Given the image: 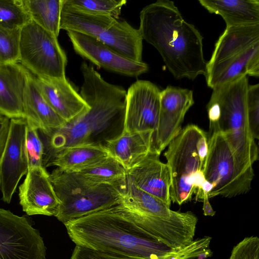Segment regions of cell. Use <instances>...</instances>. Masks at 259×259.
I'll use <instances>...</instances> for the list:
<instances>
[{
	"mask_svg": "<svg viewBox=\"0 0 259 259\" xmlns=\"http://www.w3.org/2000/svg\"><path fill=\"white\" fill-rule=\"evenodd\" d=\"M247 109L249 125L253 138H259V84L248 85L247 97Z\"/></svg>",
	"mask_w": 259,
	"mask_h": 259,
	"instance_id": "obj_32",
	"label": "cell"
},
{
	"mask_svg": "<svg viewBox=\"0 0 259 259\" xmlns=\"http://www.w3.org/2000/svg\"><path fill=\"white\" fill-rule=\"evenodd\" d=\"M31 20L23 0H0V26L21 28Z\"/></svg>",
	"mask_w": 259,
	"mask_h": 259,
	"instance_id": "obj_28",
	"label": "cell"
},
{
	"mask_svg": "<svg viewBox=\"0 0 259 259\" xmlns=\"http://www.w3.org/2000/svg\"><path fill=\"white\" fill-rule=\"evenodd\" d=\"M75 52L97 66L131 77H137L149 69L147 64L120 54L107 45L84 34L67 31Z\"/></svg>",
	"mask_w": 259,
	"mask_h": 259,
	"instance_id": "obj_15",
	"label": "cell"
},
{
	"mask_svg": "<svg viewBox=\"0 0 259 259\" xmlns=\"http://www.w3.org/2000/svg\"><path fill=\"white\" fill-rule=\"evenodd\" d=\"M243 75L259 76V42L242 53L207 65L205 76L211 89L230 82Z\"/></svg>",
	"mask_w": 259,
	"mask_h": 259,
	"instance_id": "obj_20",
	"label": "cell"
},
{
	"mask_svg": "<svg viewBox=\"0 0 259 259\" xmlns=\"http://www.w3.org/2000/svg\"><path fill=\"white\" fill-rule=\"evenodd\" d=\"M49 178L59 201L54 216L64 224L120 203L124 184L100 183L57 167L49 174Z\"/></svg>",
	"mask_w": 259,
	"mask_h": 259,
	"instance_id": "obj_7",
	"label": "cell"
},
{
	"mask_svg": "<svg viewBox=\"0 0 259 259\" xmlns=\"http://www.w3.org/2000/svg\"><path fill=\"white\" fill-rule=\"evenodd\" d=\"M125 0H63V4L77 10L109 15L118 19Z\"/></svg>",
	"mask_w": 259,
	"mask_h": 259,
	"instance_id": "obj_29",
	"label": "cell"
},
{
	"mask_svg": "<svg viewBox=\"0 0 259 259\" xmlns=\"http://www.w3.org/2000/svg\"><path fill=\"white\" fill-rule=\"evenodd\" d=\"M152 131L127 132L106 140L104 145L109 155L127 171L146 157L152 144Z\"/></svg>",
	"mask_w": 259,
	"mask_h": 259,
	"instance_id": "obj_21",
	"label": "cell"
},
{
	"mask_svg": "<svg viewBox=\"0 0 259 259\" xmlns=\"http://www.w3.org/2000/svg\"><path fill=\"white\" fill-rule=\"evenodd\" d=\"M20 31L0 26V64L18 62Z\"/></svg>",
	"mask_w": 259,
	"mask_h": 259,
	"instance_id": "obj_30",
	"label": "cell"
},
{
	"mask_svg": "<svg viewBox=\"0 0 259 259\" xmlns=\"http://www.w3.org/2000/svg\"><path fill=\"white\" fill-rule=\"evenodd\" d=\"M259 42V24L226 27L215 43L207 65L239 55Z\"/></svg>",
	"mask_w": 259,
	"mask_h": 259,
	"instance_id": "obj_22",
	"label": "cell"
},
{
	"mask_svg": "<svg viewBox=\"0 0 259 259\" xmlns=\"http://www.w3.org/2000/svg\"><path fill=\"white\" fill-rule=\"evenodd\" d=\"M210 13L220 15L226 27L259 24L258 0H199Z\"/></svg>",
	"mask_w": 259,
	"mask_h": 259,
	"instance_id": "obj_24",
	"label": "cell"
},
{
	"mask_svg": "<svg viewBox=\"0 0 259 259\" xmlns=\"http://www.w3.org/2000/svg\"><path fill=\"white\" fill-rule=\"evenodd\" d=\"M109 155L103 144H82L67 148L57 154L48 166H56L68 172H78Z\"/></svg>",
	"mask_w": 259,
	"mask_h": 259,
	"instance_id": "obj_25",
	"label": "cell"
},
{
	"mask_svg": "<svg viewBox=\"0 0 259 259\" xmlns=\"http://www.w3.org/2000/svg\"><path fill=\"white\" fill-rule=\"evenodd\" d=\"M11 118L0 113V159L8 141Z\"/></svg>",
	"mask_w": 259,
	"mask_h": 259,
	"instance_id": "obj_35",
	"label": "cell"
},
{
	"mask_svg": "<svg viewBox=\"0 0 259 259\" xmlns=\"http://www.w3.org/2000/svg\"><path fill=\"white\" fill-rule=\"evenodd\" d=\"M248 77L243 75L213 89L206 108L208 134L221 132L230 146L240 167L253 170L258 147L249 125L247 109Z\"/></svg>",
	"mask_w": 259,
	"mask_h": 259,
	"instance_id": "obj_4",
	"label": "cell"
},
{
	"mask_svg": "<svg viewBox=\"0 0 259 259\" xmlns=\"http://www.w3.org/2000/svg\"><path fill=\"white\" fill-rule=\"evenodd\" d=\"M60 28L90 36L129 59L143 61V39L140 32L125 20L82 12L64 5L63 0Z\"/></svg>",
	"mask_w": 259,
	"mask_h": 259,
	"instance_id": "obj_8",
	"label": "cell"
},
{
	"mask_svg": "<svg viewBox=\"0 0 259 259\" xmlns=\"http://www.w3.org/2000/svg\"><path fill=\"white\" fill-rule=\"evenodd\" d=\"M23 2L31 20L58 37L63 0H23Z\"/></svg>",
	"mask_w": 259,
	"mask_h": 259,
	"instance_id": "obj_26",
	"label": "cell"
},
{
	"mask_svg": "<svg viewBox=\"0 0 259 259\" xmlns=\"http://www.w3.org/2000/svg\"><path fill=\"white\" fill-rule=\"evenodd\" d=\"M24 118L37 128L56 130L67 123L51 107L40 93L33 74L29 72L24 106Z\"/></svg>",
	"mask_w": 259,
	"mask_h": 259,
	"instance_id": "obj_23",
	"label": "cell"
},
{
	"mask_svg": "<svg viewBox=\"0 0 259 259\" xmlns=\"http://www.w3.org/2000/svg\"><path fill=\"white\" fill-rule=\"evenodd\" d=\"M120 204L128 217L155 240L179 249L193 240L198 222L192 212L170 209L164 203L136 187L127 177Z\"/></svg>",
	"mask_w": 259,
	"mask_h": 259,
	"instance_id": "obj_5",
	"label": "cell"
},
{
	"mask_svg": "<svg viewBox=\"0 0 259 259\" xmlns=\"http://www.w3.org/2000/svg\"><path fill=\"white\" fill-rule=\"evenodd\" d=\"M83 81L80 94L90 108L61 128L51 131L37 128L44 147L43 166L54 156L74 146L96 143L94 138L112 125L123 121L126 91L106 81L92 65L80 66Z\"/></svg>",
	"mask_w": 259,
	"mask_h": 259,
	"instance_id": "obj_2",
	"label": "cell"
},
{
	"mask_svg": "<svg viewBox=\"0 0 259 259\" xmlns=\"http://www.w3.org/2000/svg\"><path fill=\"white\" fill-rule=\"evenodd\" d=\"M34 77L45 100L66 123L89 109L90 106L66 78L54 79L35 75Z\"/></svg>",
	"mask_w": 259,
	"mask_h": 259,
	"instance_id": "obj_18",
	"label": "cell"
},
{
	"mask_svg": "<svg viewBox=\"0 0 259 259\" xmlns=\"http://www.w3.org/2000/svg\"><path fill=\"white\" fill-rule=\"evenodd\" d=\"M77 172L98 183L118 186L122 185L127 177V170L110 155Z\"/></svg>",
	"mask_w": 259,
	"mask_h": 259,
	"instance_id": "obj_27",
	"label": "cell"
},
{
	"mask_svg": "<svg viewBox=\"0 0 259 259\" xmlns=\"http://www.w3.org/2000/svg\"><path fill=\"white\" fill-rule=\"evenodd\" d=\"M208 152L203 171L211 186L208 198H232L251 189L253 170L244 171L238 164L228 143L220 132L207 135Z\"/></svg>",
	"mask_w": 259,
	"mask_h": 259,
	"instance_id": "obj_9",
	"label": "cell"
},
{
	"mask_svg": "<svg viewBox=\"0 0 259 259\" xmlns=\"http://www.w3.org/2000/svg\"><path fill=\"white\" fill-rule=\"evenodd\" d=\"M192 91L167 86L161 91L158 122L151 152L160 154L182 130L185 114L194 104Z\"/></svg>",
	"mask_w": 259,
	"mask_h": 259,
	"instance_id": "obj_13",
	"label": "cell"
},
{
	"mask_svg": "<svg viewBox=\"0 0 259 259\" xmlns=\"http://www.w3.org/2000/svg\"><path fill=\"white\" fill-rule=\"evenodd\" d=\"M20 204L28 215H54L59 201L44 166L28 169L19 187Z\"/></svg>",
	"mask_w": 259,
	"mask_h": 259,
	"instance_id": "obj_16",
	"label": "cell"
},
{
	"mask_svg": "<svg viewBox=\"0 0 259 259\" xmlns=\"http://www.w3.org/2000/svg\"><path fill=\"white\" fill-rule=\"evenodd\" d=\"M229 259H259V238H244L233 247Z\"/></svg>",
	"mask_w": 259,
	"mask_h": 259,
	"instance_id": "obj_33",
	"label": "cell"
},
{
	"mask_svg": "<svg viewBox=\"0 0 259 259\" xmlns=\"http://www.w3.org/2000/svg\"><path fill=\"white\" fill-rule=\"evenodd\" d=\"M57 38L31 20L21 28L19 61L36 76L66 78L67 57Z\"/></svg>",
	"mask_w": 259,
	"mask_h": 259,
	"instance_id": "obj_10",
	"label": "cell"
},
{
	"mask_svg": "<svg viewBox=\"0 0 259 259\" xmlns=\"http://www.w3.org/2000/svg\"><path fill=\"white\" fill-rule=\"evenodd\" d=\"M160 154L150 152L141 161L127 171V177L138 189L164 203L170 207V173Z\"/></svg>",
	"mask_w": 259,
	"mask_h": 259,
	"instance_id": "obj_17",
	"label": "cell"
},
{
	"mask_svg": "<svg viewBox=\"0 0 259 259\" xmlns=\"http://www.w3.org/2000/svg\"><path fill=\"white\" fill-rule=\"evenodd\" d=\"M161 91L154 83L138 80L126 91L122 131H155L158 122Z\"/></svg>",
	"mask_w": 259,
	"mask_h": 259,
	"instance_id": "obj_12",
	"label": "cell"
},
{
	"mask_svg": "<svg viewBox=\"0 0 259 259\" xmlns=\"http://www.w3.org/2000/svg\"><path fill=\"white\" fill-rule=\"evenodd\" d=\"M208 152L206 133L194 124L182 128L170 142L164 155L171 177V202L179 205L202 198L203 171Z\"/></svg>",
	"mask_w": 259,
	"mask_h": 259,
	"instance_id": "obj_6",
	"label": "cell"
},
{
	"mask_svg": "<svg viewBox=\"0 0 259 259\" xmlns=\"http://www.w3.org/2000/svg\"><path fill=\"white\" fill-rule=\"evenodd\" d=\"M25 148L28 169L43 166L42 143L39 137L37 128L27 121L25 135Z\"/></svg>",
	"mask_w": 259,
	"mask_h": 259,
	"instance_id": "obj_31",
	"label": "cell"
},
{
	"mask_svg": "<svg viewBox=\"0 0 259 259\" xmlns=\"http://www.w3.org/2000/svg\"><path fill=\"white\" fill-rule=\"evenodd\" d=\"M212 252L211 250L209 248H208L200 253L196 259H205L210 256Z\"/></svg>",
	"mask_w": 259,
	"mask_h": 259,
	"instance_id": "obj_37",
	"label": "cell"
},
{
	"mask_svg": "<svg viewBox=\"0 0 259 259\" xmlns=\"http://www.w3.org/2000/svg\"><path fill=\"white\" fill-rule=\"evenodd\" d=\"M26 125L25 118H11L8 141L0 159V190L2 200L8 203L28 170L25 148Z\"/></svg>",
	"mask_w": 259,
	"mask_h": 259,
	"instance_id": "obj_14",
	"label": "cell"
},
{
	"mask_svg": "<svg viewBox=\"0 0 259 259\" xmlns=\"http://www.w3.org/2000/svg\"><path fill=\"white\" fill-rule=\"evenodd\" d=\"M70 259H132L76 245Z\"/></svg>",
	"mask_w": 259,
	"mask_h": 259,
	"instance_id": "obj_34",
	"label": "cell"
},
{
	"mask_svg": "<svg viewBox=\"0 0 259 259\" xmlns=\"http://www.w3.org/2000/svg\"><path fill=\"white\" fill-rule=\"evenodd\" d=\"M203 214L205 216L212 217L215 215V212L211 207L209 201V198L207 193H204L202 197Z\"/></svg>",
	"mask_w": 259,
	"mask_h": 259,
	"instance_id": "obj_36",
	"label": "cell"
},
{
	"mask_svg": "<svg viewBox=\"0 0 259 259\" xmlns=\"http://www.w3.org/2000/svg\"><path fill=\"white\" fill-rule=\"evenodd\" d=\"M29 72L18 62L0 64V113L10 118H24Z\"/></svg>",
	"mask_w": 259,
	"mask_h": 259,
	"instance_id": "obj_19",
	"label": "cell"
},
{
	"mask_svg": "<svg viewBox=\"0 0 259 259\" xmlns=\"http://www.w3.org/2000/svg\"><path fill=\"white\" fill-rule=\"evenodd\" d=\"M0 259H46L44 240L30 218L0 208Z\"/></svg>",
	"mask_w": 259,
	"mask_h": 259,
	"instance_id": "obj_11",
	"label": "cell"
},
{
	"mask_svg": "<svg viewBox=\"0 0 259 259\" xmlns=\"http://www.w3.org/2000/svg\"><path fill=\"white\" fill-rule=\"evenodd\" d=\"M139 30L143 40L160 54L167 68L177 79H194L206 76L203 37L183 19L174 2L158 0L143 8Z\"/></svg>",
	"mask_w": 259,
	"mask_h": 259,
	"instance_id": "obj_3",
	"label": "cell"
},
{
	"mask_svg": "<svg viewBox=\"0 0 259 259\" xmlns=\"http://www.w3.org/2000/svg\"><path fill=\"white\" fill-rule=\"evenodd\" d=\"M76 244L132 259H196V241L174 249L155 240L126 214L120 203L64 224Z\"/></svg>",
	"mask_w": 259,
	"mask_h": 259,
	"instance_id": "obj_1",
	"label": "cell"
}]
</instances>
